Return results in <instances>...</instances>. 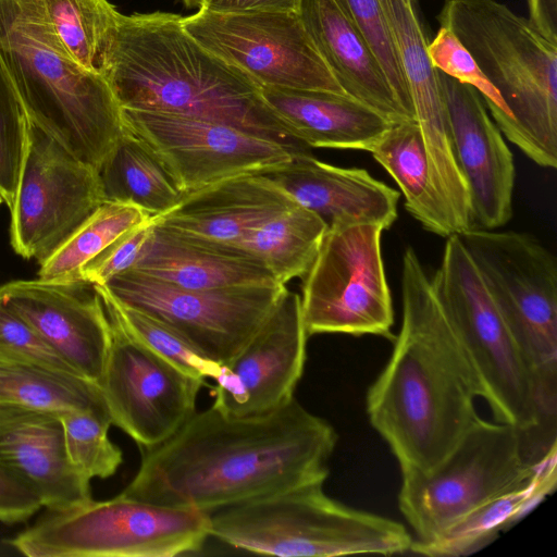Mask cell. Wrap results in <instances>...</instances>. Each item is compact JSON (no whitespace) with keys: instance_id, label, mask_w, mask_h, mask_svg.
Instances as JSON below:
<instances>
[{"instance_id":"1","label":"cell","mask_w":557,"mask_h":557,"mask_svg":"<svg viewBox=\"0 0 557 557\" xmlns=\"http://www.w3.org/2000/svg\"><path fill=\"white\" fill-rule=\"evenodd\" d=\"M337 433L295 397L259 417L234 418L213 406L171 437L143 450L123 495L208 513L308 483H324Z\"/></svg>"},{"instance_id":"2","label":"cell","mask_w":557,"mask_h":557,"mask_svg":"<svg viewBox=\"0 0 557 557\" xmlns=\"http://www.w3.org/2000/svg\"><path fill=\"white\" fill-rule=\"evenodd\" d=\"M400 284L401 327L368 388L367 414L400 471H429L480 418V389L412 247L403 255Z\"/></svg>"},{"instance_id":"3","label":"cell","mask_w":557,"mask_h":557,"mask_svg":"<svg viewBox=\"0 0 557 557\" xmlns=\"http://www.w3.org/2000/svg\"><path fill=\"white\" fill-rule=\"evenodd\" d=\"M102 76L124 110L227 124L310 154L268 107L261 87L225 63L169 12L121 14Z\"/></svg>"},{"instance_id":"4","label":"cell","mask_w":557,"mask_h":557,"mask_svg":"<svg viewBox=\"0 0 557 557\" xmlns=\"http://www.w3.org/2000/svg\"><path fill=\"white\" fill-rule=\"evenodd\" d=\"M0 61L30 122L99 170L126 133L108 82L76 63L38 0H0Z\"/></svg>"},{"instance_id":"5","label":"cell","mask_w":557,"mask_h":557,"mask_svg":"<svg viewBox=\"0 0 557 557\" xmlns=\"http://www.w3.org/2000/svg\"><path fill=\"white\" fill-rule=\"evenodd\" d=\"M500 97L503 135L542 168L557 166V44L497 0H445L437 14Z\"/></svg>"},{"instance_id":"6","label":"cell","mask_w":557,"mask_h":557,"mask_svg":"<svg viewBox=\"0 0 557 557\" xmlns=\"http://www.w3.org/2000/svg\"><path fill=\"white\" fill-rule=\"evenodd\" d=\"M308 483L210 513V536L236 548L283 557L403 554L413 537L389 518L342 504Z\"/></svg>"},{"instance_id":"7","label":"cell","mask_w":557,"mask_h":557,"mask_svg":"<svg viewBox=\"0 0 557 557\" xmlns=\"http://www.w3.org/2000/svg\"><path fill=\"white\" fill-rule=\"evenodd\" d=\"M531 373L540 429L556 431L557 263L533 235L471 228L458 234Z\"/></svg>"},{"instance_id":"8","label":"cell","mask_w":557,"mask_h":557,"mask_svg":"<svg viewBox=\"0 0 557 557\" xmlns=\"http://www.w3.org/2000/svg\"><path fill=\"white\" fill-rule=\"evenodd\" d=\"M446 238L431 286L480 397L496 421L517 428L524 440H543L534 383L520 349L458 234Z\"/></svg>"},{"instance_id":"9","label":"cell","mask_w":557,"mask_h":557,"mask_svg":"<svg viewBox=\"0 0 557 557\" xmlns=\"http://www.w3.org/2000/svg\"><path fill=\"white\" fill-rule=\"evenodd\" d=\"M210 513L123 495L47 510L10 540L28 557H173L199 550Z\"/></svg>"},{"instance_id":"10","label":"cell","mask_w":557,"mask_h":557,"mask_svg":"<svg viewBox=\"0 0 557 557\" xmlns=\"http://www.w3.org/2000/svg\"><path fill=\"white\" fill-rule=\"evenodd\" d=\"M542 459H525L517 428L479 418L433 469L401 471L398 506L416 533L413 541L435 539L479 506L525 482Z\"/></svg>"},{"instance_id":"11","label":"cell","mask_w":557,"mask_h":557,"mask_svg":"<svg viewBox=\"0 0 557 557\" xmlns=\"http://www.w3.org/2000/svg\"><path fill=\"white\" fill-rule=\"evenodd\" d=\"M379 224L329 227L301 278L306 332L395 338L394 308L382 257Z\"/></svg>"},{"instance_id":"12","label":"cell","mask_w":557,"mask_h":557,"mask_svg":"<svg viewBox=\"0 0 557 557\" xmlns=\"http://www.w3.org/2000/svg\"><path fill=\"white\" fill-rule=\"evenodd\" d=\"M206 50L247 74L261 88L320 90L348 96L297 12H215L181 16Z\"/></svg>"},{"instance_id":"13","label":"cell","mask_w":557,"mask_h":557,"mask_svg":"<svg viewBox=\"0 0 557 557\" xmlns=\"http://www.w3.org/2000/svg\"><path fill=\"white\" fill-rule=\"evenodd\" d=\"M104 286L120 302L165 323L221 366L245 347L287 290L282 284L187 289L134 271Z\"/></svg>"},{"instance_id":"14","label":"cell","mask_w":557,"mask_h":557,"mask_svg":"<svg viewBox=\"0 0 557 557\" xmlns=\"http://www.w3.org/2000/svg\"><path fill=\"white\" fill-rule=\"evenodd\" d=\"M104 202L98 170L30 122L29 145L11 211V245L39 264Z\"/></svg>"},{"instance_id":"15","label":"cell","mask_w":557,"mask_h":557,"mask_svg":"<svg viewBox=\"0 0 557 557\" xmlns=\"http://www.w3.org/2000/svg\"><path fill=\"white\" fill-rule=\"evenodd\" d=\"M122 112L126 132L159 158L184 194L230 177L271 171L297 156L280 143L219 122Z\"/></svg>"},{"instance_id":"16","label":"cell","mask_w":557,"mask_h":557,"mask_svg":"<svg viewBox=\"0 0 557 557\" xmlns=\"http://www.w3.org/2000/svg\"><path fill=\"white\" fill-rule=\"evenodd\" d=\"M109 320L111 344L99 387L112 424L141 449L152 448L196 412L199 391L208 384L183 372Z\"/></svg>"},{"instance_id":"17","label":"cell","mask_w":557,"mask_h":557,"mask_svg":"<svg viewBox=\"0 0 557 557\" xmlns=\"http://www.w3.org/2000/svg\"><path fill=\"white\" fill-rule=\"evenodd\" d=\"M308 337L300 296L287 289L251 339L222 366L212 406L230 417L251 418L289 403L304 373Z\"/></svg>"},{"instance_id":"18","label":"cell","mask_w":557,"mask_h":557,"mask_svg":"<svg viewBox=\"0 0 557 557\" xmlns=\"http://www.w3.org/2000/svg\"><path fill=\"white\" fill-rule=\"evenodd\" d=\"M0 299L79 376L99 385L111 344V323L95 284L85 280H18L0 287Z\"/></svg>"},{"instance_id":"19","label":"cell","mask_w":557,"mask_h":557,"mask_svg":"<svg viewBox=\"0 0 557 557\" xmlns=\"http://www.w3.org/2000/svg\"><path fill=\"white\" fill-rule=\"evenodd\" d=\"M437 76L469 194L472 228L504 226L512 216L513 156L479 91L438 70Z\"/></svg>"},{"instance_id":"20","label":"cell","mask_w":557,"mask_h":557,"mask_svg":"<svg viewBox=\"0 0 557 557\" xmlns=\"http://www.w3.org/2000/svg\"><path fill=\"white\" fill-rule=\"evenodd\" d=\"M380 3L409 87L434 187L445 203L458 205L467 199L468 189L454 153L437 70L428 54L430 39L420 0H380Z\"/></svg>"},{"instance_id":"21","label":"cell","mask_w":557,"mask_h":557,"mask_svg":"<svg viewBox=\"0 0 557 557\" xmlns=\"http://www.w3.org/2000/svg\"><path fill=\"white\" fill-rule=\"evenodd\" d=\"M0 465L21 478L47 510L91 498L90 480L67 458L58 412L0 403Z\"/></svg>"},{"instance_id":"22","label":"cell","mask_w":557,"mask_h":557,"mask_svg":"<svg viewBox=\"0 0 557 557\" xmlns=\"http://www.w3.org/2000/svg\"><path fill=\"white\" fill-rule=\"evenodd\" d=\"M260 174L320 216L327 228L372 223L388 230L397 219L399 193L363 169L335 166L300 154Z\"/></svg>"},{"instance_id":"23","label":"cell","mask_w":557,"mask_h":557,"mask_svg":"<svg viewBox=\"0 0 557 557\" xmlns=\"http://www.w3.org/2000/svg\"><path fill=\"white\" fill-rule=\"evenodd\" d=\"M294 203L264 175L245 174L184 194L157 221L193 237L237 246L252 228Z\"/></svg>"},{"instance_id":"24","label":"cell","mask_w":557,"mask_h":557,"mask_svg":"<svg viewBox=\"0 0 557 557\" xmlns=\"http://www.w3.org/2000/svg\"><path fill=\"white\" fill-rule=\"evenodd\" d=\"M129 271L187 289L280 284L259 259L239 247L183 234L160 224L157 218Z\"/></svg>"},{"instance_id":"25","label":"cell","mask_w":557,"mask_h":557,"mask_svg":"<svg viewBox=\"0 0 557 557\" xmlns=\"http://www.w3.org/2000/svg\"><path fill=\"white\" fill-rule=\"evenodd\" d=\"M299 14L349 97L391 123L413 122L399 104L372 49L334 0H301Z\"/></svg>"},{"instance_id":"26","label":"cell","mask_w":557,"mask_h":557,"mask_svg":"<svg viewBox=\"0 0 557 557\" xmlns=\"http://www.w3.org/2000/svg\"><path fill=\"white\" fill-rule=\"evenodd\" d=\"M261 96L292 135L310 148L369 151L393 124L345 95L263 87Z\"/></svg>"},{"instance_id":"27","label":"cell","mask_w":557,"mask_h":557,"mask_svg":"<svg viewBox=\"0 0 557 557\" xmlns=\"http://www.w3.org/2000/svg\"><path fill=\"white\" fill-rule=\"evenodd\" d=\"M557 447L542 459L535 473L520 485L479 506L442 534L428 542L413 541L409 552L431 557H459L473 554L499 532L524 518L556 488Z\"/></svg>"},{"instance_id":"28","label":"cell","mask_w":557,"mask_h":557,"mask_svg":"<svg viewBox=\"0 0 557 557\" xmlns=\"http://www.w3.org/2000/svg\"><path fill=\"white\" fill-rule=\"evenodd\" d=\"M369 152L397 183L406 210L426 231L442 237L456 234L434 187L421 132L414 121L389 125Z\"/></svg>"},{"instance_id":"29","label":"cell","mask_w":557,"mask_h":557,"mask_svg":"<svg viewBox=\"0 0 557 557\" xmlns=\"http://www.w3.org/2000/svg\"><path fill=\"white\" fill-rule=\"evenodd\" d=\"M104 201L132 203L158 218L183 198L159 158L126 132L98 170Z\"/></svg>"},{"instance_id":"30","label":"cell","mask_w":557,"mask_h":557,"mask_svg":"<svg viewBox=\"0 0 557 557\" xmlns=\"http://www.w3.org/2000/svg\"><path fill=\"white\" fill-rule=\"evenodd\" d=\"M327 230L312 211L294 203L252 228L237 245L259 259L280 284L302 277Z\"/></svg>"},{"instance_id":"31","label":"cell","mask_w":557,"mask_h":557,"mask_svg":"<svg viewBox=\"0 0 557 557\" xmlns=\"http://www.w3.org/2000/svg\"><path fill=\"white\" fill-rule=\"evenodd\" d=\"M0 403L63 413L108 409L98 384L33 364L0 358Z\"/></svg>"},{"instance_id":"32","label":"cell","mask_w":557,"mask_h":557,"mask_svg":"<svg viewBox=\"0 0 557 557\" xmlns=\"http://www.w3.org/2000/svg\"><path fill=\"white\" fill-rule=\"evenodd\" d=\"M46 20L73 60L102 75L121 13L109 0H38Z\"/></svg>"},{"instance_id":"33","label":"cell","mask_w":557,"mask_h":557,"mask_svg":"<svg viewBox=\"0 0 557 557\" xmlns=\"http://www.w3.org/2000/svg\"><path fill=\"white\" fill-rule=\"evenodd\" d=\"M149 218L140 208L119 201H104L39 265L38 278L82 280L83 267L116 237Z\"/></svg>"},{"instance_id":"34","label":"cell","mask_w":557,"mask_h":557,"mask_svg":"<svg viewBox=\"0 0 557 557\" xmlns=\"http://www.w3.org/2000/svg\"><path fill=\"white\" fill-rule=\"evenodd\" d=\"M96 286L109 318L131 336L191 376L214 381L220 376L222 366L201 355L173 329L138 309L120 302L104 285Z\"/></svg>"},{"instance_id":"35","label":"cell","mask_w":557,"mask_h":557,"mask_svg":"<svg viewBox=\"0 0 557 557\" xmlns=\"http://www.w3.org/2000/svg\"><path fill=\"white\" fill-rule=\"evenodd\" d=\"M67 458L75 470L91 480L113 475L123 462L122 450L108 435V409H76L60 414Z\"/></svg>"},{"instance_id":"36","label":"cell","mask_w":557,"mask_h":557,"mask_svg":"<svg viewBox=\"0 0 557 557\" xmlns=\"http://www.w3.org/2000/svg\"><path fill=\"white\" fill-rule=\"evenodd\" d=\"M30 120L0 61V195L11 210L29 145Z\"/></svg>"},{"instance_id":"37","label":"cell","mask_w":557,"mask_h":557,"mask_svg":"<svg viewBox=\"0 0 557 557\" xmlns=\"http://www.w3.org/2000/svg\"><path fill=\"white\" fill-rule=\"evenodd\" d=\"M334 2L361 33L376 57L399 104L414 121L409 87L396 55L380 0H334Z\"/></svg>"},{"instance_id":"38","label":"cell","mask_w":557,"mask_h":557,"mask_svg":"<svg viewBox=\"0 0 557 557\" xmlns=\"http://www.w3.org/2000/svg\"><path fill=\"white\" fill-rule=\"evenodd\" d=\"M0 358L79 376L27 321L1 299Z\"/></svg>"},{"instance_id":"39","label":"cell","mask_w":557,"mask_h":557,"mask_svg":"<svg viewBox=\"0 0 557 557\" xmlns=\"http://www.w3.org/2000/svg\"><path fill=\"white\" fill-rule=\"evenodd\" d=\"M428 54L434 69L474 87L491 115L500 110L499 94L449 29L440 27L435 37L428 45Z\"/></svg>"},{"instance_id":"40","label":"cell","mask_w":557,"mask_h":557,"mask_svg":"<svg viewBox=\"0 0 557 557\" xmlns=\"http://www.w3.org/2000/svg\"><path fill=\"white\" fill-rule=\"evenodd\" d=\"M154 220L156 218H149L116 237L83 267L82 280L95 285H106L114 276L129 271L144 250Z\"/></svg>"},{"instance_id":"41","label":"cell","mask_w":557,"mask_h":557,"mask_svg":"<svg viewBox=\"0 0 557 557\" xmlns=\"http://www.w3.org/2000/svg\"><path fill=\"white\" fill-rule=\"evenodd\" d=\"M41 507L39 496L21 478L0 465V521H25Z\"/></svg>"},{"instance_id":"42","label":"cell","mask_w":557,"mask_h":557,"mask_svg":"<svg viewBox=\"0 0 557 557\" xmlns=\"http://www.w3.org/2000/svg\"><path fill=\"white\" fill-rule=\"evenodd\" d=\"M301 0H209L202 8L215 12L300 11Z\"/></svg>"},{"instance_id":"43","label":"cell","mask_w":557,"mask_h":557,"mask_svg":"<svg viewBox=\"0 0 557 557\" xmlns=\"http://www.w3.org/2000/svg\"><path fill=\"white\" fill-rule=\"evenodd\" d=\"M529 20L552 42L557 44V0H527Z\"/></svg>"},{"instance_id":"44","label":"cell","mask_w":557,"mask_h":557,"mask_svg":"<svg viewBox=\"0 0 557 557\" xmlns=\"http://www.w3.org/2000/svg\"><path fill=\"white\" fill-rule=\"evenodd\" d=\"M209 0H182L187 8H202Z\"/></svg>"},{"instance_id":"45","label":"cell","mask_w":557,"mask_h":557,"mask_svg":"<svg viewBox=\"0 0 557 557\" xmlns=\"http://www.w3.org/2000/svg\"><path fill=\"white\" fill-rule=\"evenodd\" d=\"M2 202H3V199H2V197H1V195H0V206H1V203H2Z\"/></svg>"}]
</instances>
